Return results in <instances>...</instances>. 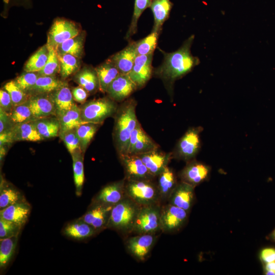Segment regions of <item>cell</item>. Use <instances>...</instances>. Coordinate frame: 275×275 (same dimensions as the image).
Masks as SVG:
<instances>
[{
    "label": "cell",
    "mask_w": 275,
    "mask_h": 275,
    "mask_svg": "<svg viewBox=\"0 0 275 275\" xmlns=\"http://www.w3.org/2000/svg\"><path fill=\"white\" fill-rule=\"evenodd\" d=\"M113 206L91 202L86 212L80 218L99 232L106 228Z\"/></svg>",
    "instance_id": "10"
},
{
    "label": "cell",
    "mask_w": 275,
    "mask_h": 275,
    "mask_svg": "<svg viewBox=\"0 0 275 275\" xmlns=\"http://www.w3.org/2000/svg\"><path fill=\"white\" fill-rule=\"evenodd\" d=\"M152 0H135L133 15L125 38L129 39L137 31L138 22L143 12L150 8Z\"/></svg>",
    "instance_id": "41"
},
{
    "label": "cell",
    "mask_w": 275,
    "mask_h": 275,
    "mask_svg": "<svg viewBox=\"0 0 275 275\" xmlns=\"http://www.w3.org/2000/svg\"><path fill=\"white\" fill-rule=\"evenodd\" d=\"M268 239L271 241L275 242V229L268 235Z\"/></svg>",
    "instance_id": "53"
},
{
    "label": "cell",
    "mask_w": 275,
    "mask_h": 275,
    "mask_svg": "<svg viewBox=\"0 0 275 275\" xmlns=\"http://www.w3.org/2000/svg\"><path fill=\"white\" fill-rule=\"evenodd\" d=\"M137 56L134 42L132 41L124 49L113 55L111 59L120 74H128L133 67Z\"/></svg>",
    "instance_id": "22"
},
{
    "label": "cell",
    "mask_w": 275,
    "mask_h": 275,
    "mask_svg": "<svg viewBox=\"0 0 275 275\" xmlns=\"http://www.w3.org/2000/svg\"><path fill=\"white\" fill-rule=\"evenodd\" d=\"M124 169L125 180H152L150 174L141 158L138 155H120Z\"/></svg>",
    "instance_id": "11"
},
{
    "label": "cell",
    "mask_w": 275,
    "mask_h": 275,
    "mask_svg": "<svg viewBox=\"0 0 275 275\" xmlns=\"http://www.w3.org/2000/svg\"><path fill=\"white\" fill-rule=\"evenodd\" d=\"M58 56L60 66V73L63 78H66L77 70L78 58L70 54H58Z\"/></svg>",
    "instance_id": "42"
},
{
    "label": "cell",
    "mask_w": 275,
    "mask_h": 275,
    "mask_svg": "<svg viewBox=\"0 0 275 275\" xmlns=\"http://www.w3.org/2000/svg\"><path fill=\"white\" fill-rule=\"evenodd\" d=\"M193 186L181 181L177 184L170 195L169 203L189 212L195 201Z\"/></svg>",
    "instance_id": "17"
},
{
    "label": "cell",
    "mask_w": 275,
    "mask_h": 275,
    "mask_svg": "<svg viewBox=\"0 0 275 275\" xmlns=\"http://www.w3.org/2000/svg\"><path fill=\"white\" fill-rule=\"evenodd\" d=\"M153 56V53L138 55L135 59L133 67L128 75L138 88L144 87L152 76Z\"/></svg>",
    "instance_id": "12"
},
{
    "label": "cell",
    "mask_w": 275,
    "mask_h": 275,
    "mask_svg": "<svg viewBox=\"0 0 275 275\" xmlns=\"http://www.w3.org/2000/svg\"><path fill=\"white\" fill-rule=\"evenodd\" d=\"M18 236L0 239V268H6L12 260L17 246Z\"/></svg>",
    "instance_id": "36"
},
{
    "label": "cell",
    "mask_w": 275,
    "mask_h": 275,
    "mask_svg": "<svg viewBox=\"0 0 275 275\" xmlns=\"http://www.w3.org/2000/svg\"><path fill=\"white\" fill-rule=\"evenodd\" d=\"M210 171V169L208 166L192 161L181 171L180 177L182 181L195 187L207 179Z\"/></svg>",
    "instance_id": "20"
},
{
    "label": "cell",
    "mask_w": 275,
    "mask_h": 275,
    "mask_svg": "<svg viewBox=\"0 0 275 275\" xmlns=\"http://www.w3.org/2000/svg\"><path fill=\"white\" fill-rule=\"evenodd\" d=\"M22 226L0 217V238L18 236Z\"/></svg>",
    "instance_id": "46"
},
{
    "label": "cell",
    "mask_w": 275,
    "mask_h": 275,
    "mask_svg": "<svg viewBox=\"0 0 275 275\" xmlns=\"http://www.w3.org/2000/svg\"><path fill=\"white\" fill-rule=\"evenodd\" d=\"M138 155L154 177L157 176L168 166L171 159L170 154L161 152L158 148Z\"/></svg>",
    "instance_id": "19"
},
{
    "label": "cell",
    "mask_w": 275,
    "mask_h": 275,
    "mask_svg": "<svg viewBox=\"0 0 275 275\" xmlns=\"http://www.w3.org/2000/svg\"><path fill=\"white\" fill-rule=\"evenodd\" d=\"M136 105L135 100H127L116 111L114 139L119 155L127 154L130 135L139 124L135 114Z\"/></svg>",
    "instance_id": "2"
},
{
    "label": "cell",
    "mask_w": 275,
    "mask_h": 275,
    "mask_svg": "<svg viewBox=\"0 0 275 275\" xmlns=\"http://www.w3.org/2000/svg\"><path fill=\"white\" fill-rule=\"evenodd\" d=\"M31 211V206L25 200L1 209L0 217L23 227L28 220Z\"/></svg>",
    "instance_id": "21"
},
{
    "label": "cell",
    "mask_w": 275,
    "mask_h": 275,
    "mask_svg": "<svg viewBox=\"0 0 275 275\" xmlns=\"http://www.w3.org/2000/svg\"><path fill=\"white\" fill-rule=\"evenodd\" d=\"M11 136L12 142L17 141L38 142L43 140L38 132L34 120L15 124L11 131Z\"/></svg>",
    "instance_id": "24"
},
{
    "label": "cell",
    "mask_w": 275,
    "mask_h": 275,
    "mask_svg": "<svg viewBox=\"0 0 275 275\" xmlns=\"http://www.w3.org/2000/svg\"><path fill=\"white\" fill-rule=\"evenodd\" d=\"M117 105L110 98L95 99L85 103L80 108L81 118L86 123L101 124L116 113Z\"/></svg>",
    "instance_id": "5"
},
{
    "label": "cell",
    "mask_w": 275,
    "mask_h": 275,
    "mask_svg": "<svg viewBox=\"0 0 275 275\" xmlns=\"http://www.w3.org/2000/svg\"><path fill=\"white\" fill-rule=\"evenodd\" d=\"M74 80L89 93L95 92L99 89L98 77L95 69L84 68L76 74Z\"/></svg>",
    "instance_id": "31"
},
{
    "label": "cell",
    "mask_w": 275,
    "mask_h": 275,
    "mask_svg": "<svg viewBox=\"0 0 275 275\" xmlns=\"http://www.w3.org/2000/svg\"><path fill=\"white\" fill-rule=\"evenodd\" d=\"M137 89L128 74H120L109 86L106 93L113 100L122 101Z\"/></svg>",
    "instance_id": "16"
},
{
    "label": "cell",
    "mask_w": 275,
    "mask_h": 275,
    "mask_svg": "<svg viewBox=\"0 0 275 275\" xmlns=\"http://www.w3.org/2000/svg\"><path fill=\"white\" fill-rule=\"evenodd\" d=\"M36 127L44 139L57 137L59 135L60 125L59 119L49 117L34 120Z\"/></svg>",
    "instance_id": "30"
},
{
    "label": "cell",
    "mask_w": 275,
    "mask_h": 275,
    "mask_svg": "<svg viewBox=\"0 0 275 275\" xmlns=\"http://www.w3.org/2000/svg\"><path fill=\"white\" fill-rule=\"evenodd\" d=\"M173 6L170 0H152L150 8L154 17L152 31L160 33L163 23L170 16Z\"/></svg>",
    "instance_id": "26"
},
{
    "label": "cell",
    "mask_w": 275,
    "mask_h": 275,
    "mask_svg": "<svg viewBox=\"0 0 275 275\" xmlns=\"http://www.w3.org/2000/svg\"><path fill=\"white\" fill-rule=\"evenodd\" d=\"M65 84L54 76L40 75L30 93H32L33 95L51 93Z\"/></svg>",
    "instance_id": "33"
},
{
    "label": "cell",
    "mask_w": 275,
    "mask_h": 275,
    "mask_svg": "<svg viewBox=\"0 0 275 275\" xmlns=\"http://www.w3.org/2000/svg\"><path fill=\"white\" fill-rule=\"evenodd\" d=\"M199 128L189 129L179 142L177 156L184 160H189L198 153L200 146Z\"/></svg>",
    "instance_id": "13"
},
{
    "label": "cell",
    "mask_w": 275,
    "mask_h": 275,
    "mask_svg": "<svg viewBox=\"0 0 275 275\" xmlns=\"http://www.w3.org/2000/svg\"><path fill=\"white\" fill-rule=\"evenodd\" d=\"M84 44V35L79 34L60 44L56 50L58 54H70L79 58L83 53Z\"/></svg>",
    "instance_id": "34"
},
{
    "label": "cell",
    "mask_w": 275,
    "mask_h": 275,
    "mask_svg": "<svg viewBox=\"0 0 275 275\" xmlns=\"http://www.w3.org/2000/svg\"><path fill=\"white\" fill-rule=\"evenodd\" d=\"M96 233L97 231L91 226L80 218L67 224L63 231L66 236L78 240L87 239Z\"/></svg>",
    "instance_id": "23"
},
{
    "label": "cell",
    "mask_w": 275,
    "mask_h": 275,
    "mask_svg": "<svg viewBox=\"0 0 275 275\" xmlns=\"http://www.w3.org/2000/svg\"><path fill=\"white\" fill-rule=\"evenodd\" d=\"M188 211L168 203L161 206L160 210V231L164 233L178 232L186 224Z\"/></svg>",
    "instance_id": "7"
},
{
    "label": "cell",
    "mask_w": 275,
    "mask_h": 275,
    "mask_svg": "<svg viewBox=\"0 0 275 275\" xmlns=\"http://www.w3.org/2000/svg\"><path fill=\"white\" fill-rule=\"evenodd\" d=\"M68 151L71 154L76 150L80 148V142L76 128L67 131L60 135Z\"/></svg>",
    "instance_id": "47"
},
{
    "label": "cell",
    "mask_w": 275,
    "mask_h": 275,
    "mask_svg": "<svg viewBox=\"0 0 275 275\" xmlns=\"http://www.w3.org/2000/svg\"><path fill=\"white\" fill-rule=\"evenodd\" d=\"M39 75L38 72L25 71L14 80L22 90L28 94L30 93Z\"/></svg>",
    "instance_id": "45"
},
{
    "label": "cell",
    "mask_w": 275,
    "mask_h": 275,
    "mask_svg": "<svg viewBox=\"0 0 275 275\" xmlns=\"http://www.w3.org/2000/svg\"><path fill=\"white\" fill-rule=\"evenodd\" d=\"M4 88L10 95L13 105H17L27 101L30 97L22 90L14 80L7 82Z\"/></svg>",
    "instance_id": "44"
},
{
    "label": "cell",
    "mask_w": 275,
    "mask_h": 275,
    "mask_svg": "<svg viewBox=\"0 0 275 275\" xmlns=\"http://www.w3.org/2000/svg\"><path fill=\"white\" fill-rule=\"evenodd\" d=\"M73 161L74 181L75 186V193L77 196L81 194L84 183V154L80 148L76 150L71 154Z\"/></svg>",
    "instance_id": "32"
},
{
    "label": "cell",
    "mask_w": 275,
    "mask_h": 275,
    "mask_svg": "<svg viewBox=\"0 0 275 275\" xmlns=\"http://www.w3.org/2000/svg\"><path fill=\"white\" fill-rule=\"evenodd\" d=\"M50 96L54 104L57 118L71 108L75 104L72 92L66 83L52 92Z\"/></svg>",
    "instance_id": "25"
},
{
    "label": "cell",
    "mask_w": 275,
    "mask_h": 275,
    "mask_svg": "<svg viewBox=\"0 0 275 275\" xmlns=\"http://www.w3.org/2000/svg\"><path fill=\"white\" fill-rule=\"evenodd\" d=\"M0 114L1 134L10 132L14 125H11V124H14L11 120L9 114L1 108Z\"/></svg>",
    "instance_id": "48"
},
{
    "label": "cell",
    "mask_w": 275,
    "mask_h": 275,
    "mask_svg": "<svg viewBox=\"0 0 275 275\" xmlns=\"http://www.w3.org/2000/svg\"><path fill=\"white\" fill-rule=\"evenodd\" d=\"M8 114L14 124L35 120L30 109L28 100L23 103L13 106Z\"/></svg>",
    "instance_id": "39"
},
{
    "label": "cell",
    "mask_w": 275,
    "mask_h": 275,
    "mask_svg": "<svg viewBox=\"0 0 275 275\" xmlns=\"http://www.w3.org/2000/svg\"><path fill=\"white\" fill-rule=\"evenodd\" d=\"M125 195L140 207L161 203L157 184L152 180H125Z\"/></svg>",
    "instance_id": "4"
},
{
    "label": "cell",
    "mask_w": 275,
    "mask_h": 275,
    "mask_svg": "<svg viewBox=\"0 0 275 275\" xmlns=\"http://www.w3.org/2000/svg\"><path fill=\"white\" fill-rule=\"evenodd\" d=\"M95 70L99 80V89L102 93H106L109 86L120 73L111 59L98 66Z\"/></svg>",
    "instance_id": "27"
},
{
    "label": "cell",
    "mask_w": 275,
    "mask_h": 275,
    "mask_svg": "<svg viewBox=\"0 0 275 275\" xmlns=\"http://www.w3.org/2000/svg\"><path fill=\"white\" fill-rule=\"evenodd\" d=\"M264 273L267 275H275V261L264 264Z\"/></svg>",
    "instance_id": "52"
},
{
    "label": "cell",
    "mask_w": 275,
    "mask_h": 275,
    "mask_svg": "<svg viewBox=\"0 0 275 275\" xmlns=\"http://www.w3.org/2000/svg\"><path fill=\"white\" fill-rule=\"evenodd\" d=\"M160 33L152 31L145 38L134 42L138 55H147L153 53L156 47Z\"/></svg>",
    "instance_id": "40"
},
{
    "label": "cell",
    "mask_w": 275,
    "mask_h": 275,
    "mask_svg": "<svg viewBox=\"0 0 275 275\" xmlns=\"http://www.w3.org/2000/svg\"><path fill=\"white\" fill-rule=\"evenodd\" d=\"M157 148V145L144 131L139 123L130 135L126 154L138 155Z\"/></svg>",
    "instance_id": "14"
},
{
    "label": "cell",
    "mask_w": 275,
    "mask_h": 275,
    "mask_svg": "<svg viewBox=\"0 0 275 275\" xmlns=\"http://www.w3.org/2000/svg\"><path fill=\"white\" fill-rule=\"evenodd\" d=\"M260 259L264 264L275 261V248H266L262 249L260 253Z\"/></svg>",
    "instance_id": "51"
},
{
    "label": "cell",
    "mask_w": 275,
    "mask_h": 275,
    "mask_svg": "<svg viewBox=\"0 0 275 275\" xmlns=\"http://www.w3.org/2000/svg\"><path fill=\"white\" fill-rule=\"evenodd\" d=\"M79 34V30L74 23L58 18L55 20L48 33L46 45L56 49L60 44Z\"/></svg>",
    "instance_id": "8"
},
{
    "label": "cell",
    "mask_w": 275,
    "mask_h": 275,
    "mask_svg": "<svg viewBox=\"0 0 275 275\" xmlns=\"http://www.w3.org/2000/svg\"><path fill=\"white\" fill-rule=\"evenodd\" d=\"M140 206L126 197L114 205L106 228L122 233H132Z\"/></svg>",
    "instance_id": "3"
},
{
    "label": "cell",
    "mask_w": 275,
    "mask_h": 275,
    "mask_svg": "<svg viewBox=\"0 0 275 275\" xmlns=\"http://www.w3.org/2000/svg\"><path fill=\"white\" fill-rule=\"evenodd\" d=\"M157 176V186L161 202L168 201L170 195L178 184L175 175L173 171L167 166Z\"/></svg>",
    "instance_id": "28"
},
{
    "label": "cell",
    "mask_w": 275,
    "mask_h": 275,
    "mask_svg": "<svg viewBox=\"0 0 275 275\" xmlns=\"http://www.w3.org/2000/svg\"><path fill=\"white\" fill-rule=\"evenodd\" d=\"M47 46L49 50L48 59L44 68L38 73L40 75L54 76L60 70L58 53L54 48Z\"/></svg>",
    "instance_id": "43"
},
{
    "label": "cell",
    "mask_w": 275,
    "mask_h": 275,
    "mask_svg": "<svg viewBox=\"0 0 275 275\" xmlns=\"http://www.w3.org/2000/svg\"><path fill=\"white\" fill-rule=\"evenodd\" d=\"M125 179L104 186L93 198L92 203L115 205L125 196Z\"/></svg>",
    "instance_id": "15"
},
{
    "label": "cell",
    "mask_w": 275,
    "mask_h": 275,
    "mask_svg": "<svg viewBox=\"0 0 275 275\" xmlns=\"http://www.w3.org/2000/svg\"><path fill=\"white\" fill-rule=\"evenodd\" d=\"M194 38V35L190 36L178 50L174 52H163V61L155 70V74L165 81L173 84L199 65V59L193 56L190 51Z\"/></svg>",
    "instance_id": "1"
},
{
    "label": "cell",
    "mask_w": 275,
    "mask_h": 275,
    "mask_svg": "<svg viewBox=\"0 0 275 275\" xmlns=\"http://www.w3.org/2000/svg\"><path fill=\"white\" fill-rule=\"evenodd\" d=\"M71 92L74 100L81 104L86 102L89 96V92L80 86L74 88Z\"/></svg>",
    "instance_id": "50"
},
{
    "label": "cell",
    "mask_w": 275,
    "mask_h": 275,
    "mask_svg": "<svg viewBox=\"0 0 275 275\" xmlns=\"http://www.w3.org/2000/svg\"><path fill=\"white\" fill-rule=\"evenodd\" d=\"M48 53L49 50L46 44L40 47L26 61L24 67V71H40L46 63Z\"/></svg>",
    "instance_id": "37"
},
{
    "label": "cell",
    "mask_w": 275,
    "mask_h": 275,
    "mask_svg": "<svg viewBox=\"0 0 275 275\" xmlns=\"http://www.w3.org/2000/svg\"><path fill=\"white\" fill-rule=\"evenodd\" d=\"M4 1L6 3H8L9 2V0H4Z\"/></svg>",
    "instance_id": "54"
},
{
    "label": "cell",
    "mask_w": 275,
    "mask_h": 275,
    "mask_svg": "<svg viewBox=\"0 0 275 275\" xmlns=\"http://www.w3.org/2000/svg\"><path fill=\"white\" fill-rule=\"evenodd\" d=\"M25 200L21 193L13 186L2 183L0 191V209H3L16 203Z\"/></svg>",
    "instance_id": "35"
},
{
    "label": "cell",
    "mask_w": 275,
    "mask_h": 275,
    "mask_svg": "<svg viewBox=\"0 0 275 275\" xmlns=\"http://www.w3.org/2000/svg\"><path fill=\"white\" fill-rule=\"evenodd\" d=\"M47 94H35L30 96L29 103L35 119L56 116L54 104Z\"/></svg>",
    "instance_id": "18"
},
{
    "label": "cell",
    "mask_w": 275,
    "mask_h": 275,
    "mask_svg": "<svg viewBox=\"0 0 275 275\" xmlns=\"http://www.w3.org/2000/svg\"><path fill=\"white\" fill-rule=\"evenodd\" d=\"M160 204L140 207L132 233L155 234L160 231Z\"/></svg>",
    "instance_id": "6"
},
{
    "label": "cell",
    "mask_w": 275,
    "mask_h": 275,
    "mask_svg": "<svg viewBox=\"0 0 275 275\" xmlns=\"http://www.w3.org/2000/svg\"><path fill=\"white\" fill-rule=\"evenodd\" d=\"M100 124L85 123L76 128L80 142V149L84 154Z\"/></svg>",
    "instance_id": "38"
},
{
    "label": "cell",
    "mask_w": 275,
    "mask_h": 275,
    "mask_svg": "<svg viewBox=\"0 0 275 275\" xmlns=\"http://www.w3.org/2000/svg\"><path fill=\"white\" fill-rule=\"evenodd\" d=\"M58 118L60 125L59 135L75 129L80 125L86 123L81 119L80 108L75 103L71 108Z\"/></svg>",
    "instance_id": "29"
},
{
    "label": "cell",
    "mask_w": 275,
    "mask_h": 275,
    "mask_svg": "<svg viewBox=\"0 0 275 275\" xmlns=\"http://www.w3.org/2000/svg\"><path fill=\"white\" fill-rule=\"evenodd\" d=\"M0 105L1 108L8 114L13 106L10 95L4 88L0 90Z\"/></svg>",
    "instance_id": "49"
},
{
    "label": "cell",
    "mask_w": 275,
    "mask_h": 275,
    "mask_svg": "<svg viewBox=\"0 0 275 275\" xmlns=\"http://www.w3.org/2000/svg\"><path fill=\"white\" fill-rule=\"evenodd\" d=\"M156 239L155 234H136L127 239L126 249L136 260L144 261L148 257Z\"/></svg>",
    "instance_id": "9"
}]
</instances>
